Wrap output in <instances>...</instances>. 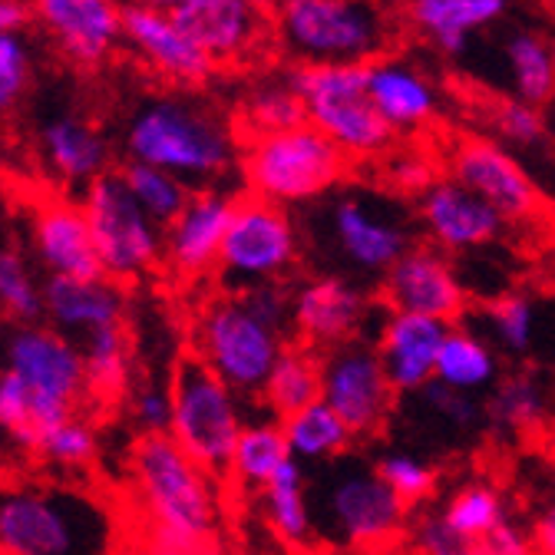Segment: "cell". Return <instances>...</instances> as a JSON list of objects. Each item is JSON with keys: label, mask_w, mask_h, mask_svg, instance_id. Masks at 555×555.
<instances>
[{"label": "cell", "mask_w": 555, "mask_h": 555, "mask_svg": "<svg viewBox=\"0 0 555 555\" xmlns=\"http://www.w3.org/2000/svg\"><path fill=\"white\" fill-rule=\"evenodd\" d=\"M450 324L424 318V314H403L387 311L374 340V351L393 384L397 397L421 393L437 377V354L447 337Z\"/></svg>", "instance_id": "cell-21"}, {"label": "cell", "mask_w": 555, "mask_h": 555, "mask_svg": "<svg viewBox=\"0 0 555 555\" xmlns=\"http://www.w3.org/2000/svg\"><path fill=\"white\" fill-rule=\"evenodd\" d=\"M126 153L129 163L156 166L192 185L229 172L235 163V135L208 106L159 96L129 119Z\"/></svg>", "instance_id": "cell-3"}, {"label": "cell", "mask_w": 555, "mask_h": 555, "mask_svg": "<svg viewBox=\"0 0 555 555\" xmlns=\"http://www.w3.org/2000/svg\"><path fill=\"white\" fill-rule=\"evenodd\" d=\"M282 43L301 63H374L387 21L371 0H274Z\"/></svg>", "instance_id": "cell-9"}, {"label": "cell", "mask_w": 555, "mask_h": 555, "mask_svg": "<svg viewBox=\"0 0 555 555\" xmlns=\"http://www.w3.org/2000/svg\"><path fill=\"white\" fill-rule=\"evenodd\" d=\"M318 555H351V552H337V548H327V552H318Z\"/></svg>", "instance_id": "cell-60"}, {"label": "cell", "mask_w": 555, "mask_h": 555, "mask_svg": "<svg viewBox=\"0 0 555 555\" xmlns=\"http://www.w3.org/2000/svg\"><path fill=\"white\" fill-rule=\"evenodd\" d=\"M122 182L126 189L132 192V198L143 205V212L159 222L163 229L182 212L192 198V185L156 169V166H146V163H126L122 166Z\"/></svg>", "instance_id": "cell-42"}, {"label": "cell", "mask_w": 555, "mask_h": 555, "mask_svg": "<svg viewBox=\"0 0 555 555\" xmlns=\"http://www.w3.org/2000/svg\"><path fill=\"white\" fill-rule=\"evenodd\" d=\"M109 516L60 482L0 479V555H106Z\"/></svg>", "instance_id": "cell-2"}, {"label": "cell", "mask_w": 555, "mask_h": 555, "mask_svg": "<svg viewBox=\"0 0 555 555\" xmlns=\"http://www.w3.org/2000/svg\"><path fill=\"white\" fill-rule=\"evenodd\" d=\"M0 434L14 447L34 450L37 440V421H34V397L21 377L11 371H0Z\"/></svg>", "instance_id": "cell-45"}, {"label": "cell", "mask_w": 555, "mask_h": 555, "mask_svg": "<svg viewBox=\"0 0 555 555\" xmlns=\"http://www.w3.org/2000/svg\"><path fill=\"white\" fill-rule=\"evenodd\" d=\"M129 416L139 430V437H159L169 434L172 424V393L169 387H132L129 390Z\"/></svg>", "instance_id": "cell-47"}, {"label": "cell", "mask_w": 555, "mask_h": 555, "mask_svg": "<svg viewBox=\"0 0 555 555\" xmlns=\"http://www.w3.org/2000/svg\"><path fill=\"white\" fill-rule=\"evenodd\" d=\"M43 318L60 334L83 344L96 331L126 324V295L109 278H47Z\"/></svg>", "instance_id": "cell-24"}, {"label": "cell", "mask_w": 555, "mask_h": 555, "mask_svg": "<svg viewBox=\"0 0 555 555\" xmlns=\"http://www.w3.org/2000/svg\"><path fill=\"white\" fill-rule=\"evenodd\" d=\"M509 0H410V24L434 40L447 56H463L469 37L496 24Z\"/></svg>", "instance_id": "cell-28"}, {"label": "cell", "mask_w": 555, "mask_h": 555, "mask_svg": "<svg viewBox=\"0 0 555 555\" xmlns=\"http://www.w3.org/2000/svg\"><path fill=\"white\" fill-rule=\"evenodd\" d=\"M83 371H87V397L96 403H116L132 390V340L126 324L96 331L83 344Z\"/></svg>", "instance_id": "cell-34"}, {"label": "cell", "mask_w": 555, "mask_h": 555, "mask_svg": "<svg viewBox=\"0 0 555 555\" xmlns=\"http://www.w3.org/2000/svg\"><path fill=\"white\" fill-rule=\"evenodd\" d=\"M482 327H486V340H490L496 351L522 358L532 351L535 344V324H539V311L535 301L526 295H500L490 305L482 308Z\"/></svg>", "instance_id": "cell-39"}, {"label": "cell", "mask_w": 555, "mask_h": 555, "mask_svg": "<svg viewBox=\"0 0 555 555\" xmlns=\"http://www.w3.org/2000/svg\"><path fill=\"white\" fill-rule=\"evenodd\" d=\"M34 14L60 50L83 66L103 63L122 40V8L116 0H34Z\"/></svg>", "instance_id": "cell-23"}, {"label": "cell", "mask_w": 555, "mask_h": 555, "mask_svg": "<svg viewBox=\"0 0 555 555\" xmlns=\"http://www.w3.org/2000/svg\"><path fill=\"white\" fill-rule=\"evenodd\" d=\"M172 17L216 66L248 56L264 30L261 11L245 0H189Z\"/></svg>", "instance_id": "cell-25"}, {"label": "cell", "mask_w": 555, "mask_h": 555, "mask_svg": "<svg viewBox=\"0 0 555 555\" xmlns=\"http://www.w3.org/2000/svg\"><path fill=\"white\" fill-rule=\"evenodd\" d=\"M0 314L11 324H40L43 318V282L11 245H0Z\"/></svg>", "instance_id": "cell-41"}, {"label": "cell", "mask_w": 555, "mask_h": 555, "mask_svg": "<svg viewBox=\"0 0 555 555\" xmlns=\"http://www.w3.org/2000/svg\"><path fill=\"white\" fill-rule=\"evenodd\" d=\"M406 545L416 555H479V542L460 535L437 509H427L406 526Z\"/></svg>", "instance_id": "cell-46"}, {"label": "cell", "mask_w": 555, "mask_h": 555, "mask_svg": "<svg viewBox=\"0 0 555 555\" xmlns=\"http://www.w3.org/2000/svg\"><path fill=\"white\" fill-rule=\"evenodd\" d=\"M30 245L47 278H100V258L83 205L50 195L34 208Z\"/></svg>", "instance_id": "cell-20"}, {"label": "cell", "mask_w": 555, "mask_h": 555, "mask_svg": "<svg viewBox=\"0 0 555 555\" xmlns=\"http://www.w3.org/2000/svg\"><path fill=\"white\" fill-rule=\"evenodd\" d=\"M30 83V47L17 37H0V113L17 106Z\"/></svg>", "instance_id": "cell-49"}, {"label": "cell", "mask_w": 555, "mask_h": 555, "mask_svg": "<svg viewBox=\"0 0 555 555\" xmlns=\"http://www.w3.org/2000/svg\"><path fill=\"white\" fill-rule=\"evenodd\" d=\"M413 397L421 400V406L434 416V421H440L450 434H476L486 427V410L476 393H463V390H453V387L434 380Z\"/></svg>", "instance_id": "cell-44"}, {"label": "cell", "mask_w": 555, "mask_h": 555, "mask_svg": "<svg viewBox=\"0 0 555 555\" xmlns=\"http://www.w3.org/2000/svg\"><path fill=\"white\" fill-rule=\"evenodd\" d=\"M479 555H539L532 542V529L519 526L516 519H506L490 535L479 539Z\"/></svg>", "instance_id": "cell-52"}, {"label": "cell", "mask_w": 555, "mask_h": 555, "mask_svg": "<svg viewBox=\"0 0 555 555\" xmlns=\"http://www.w3.org/2000/svg\"><path fill=\"white\" fill-rule=\"evenodd\" d=\"M106 555H159L156 552V545L146 539V535H122L119 542H113L109 548H106Z\"/></svg>", "instance_id": "cell-54"}, {"label": "cell", "mask_w": 555, "mask_h": 555, "mask_svg": "<svg viewBox=\"0 0 555 555\" xmlns=\"http://www.w3.org/2000/svg\"><path fill=\"white\" fill-rule=\"evenodd\" d=\"M261 513L274 539L288 548H308L318 539L314 509L308 500V476L298 460H288L274 479L258 493Z\"/></svg>", "instance_id": "cell-29"}, {"label": "cell", "mask_w": 555, "mask_h": 555, "mask_svg": "<svg viewBox=\"0 0 555 555\" xmlns=\"http://www.w3.org/2000/svg\"><path fill=\"white\" fill-rule=\"evenodd\" d=\"M327 238L358 274H387L410 248V232L364 195L340 192L327 205Z\"/></svg>", "instance_id": "cell-15"}, {"label": "cell", "mask_w": 555, "mask_h": 555, "mask_svg": "<svg viewBox=\"0 0 555 555\" xmlns=\"http://www.w3.org/2000/svg\"><path fill=\"white\" fill-rule=\"evenodd\" d=\"M506 63L516 100L542 106L555 96V50L539 34L519 30L506 40Z\"/></svg>", "instance_id": "cell-38"}, {"label": "cell", "mask_w": 555, "mask_h": 555, "mask_svg": "<svg viewBox=\"0 0 555 555\" xmlns=\"http://www.w3.org/2000/svg\"><path fill=\"white\" fill-rule=\"evenodd\" d=\"M80 205L93 232L103 278L116 285L139 282L163 261V225L143 212L119 172L90 182Z\"/></svg>", "instance_id": "cell-11"}, {"label": "cell", "mask_w": 555, "mask_h": 555, "mask_svg": "<svg viewBox=\"0 0 555 555\" xmlns=\"http://www.w3.org/2000/svg\"><path fill=\"white\" fill-rule=\"evenodd\" d=\"M347 159L314 126L248 139L242 156V176L248 195L271 205H308L331 195L347 179Z\"/></svg>", "instance_id": "cell-5"}, {"label": "cell", "mask_w": 555, "mask_h": 555, "mask_svg": "<svg viewBox=\"0 0 555 555\" xmlns=\"http://www.w3.org/2000/svg\"><path fill=\"white\" fill-rule=\"evenodd\" d=\"M493 126H496V132L506 139V143H516V146H539L542 135H545L542 109L539 106H529V103H522L516 96L496 103Z\"/></svg>", "instance_id": "cell-48"}, {"label": "cell", "mask_w": 555, "mask_h": 555, "mask_svg": "<svg viewBox=\"0 0 555 555\" xmlns=\"http://www.w3.org/2000/svg\"><path fill=\"white\" fill-rule=\"evenodd\" d=\"M440 384L463 390V393H482L493 390L500 380V358L496 347L486 340L479 331L453 324L440 344L437 354V377Z\"/></svg>", "instance_id": "cell-32"}, {"label": "cell", "mask_w": 555, "mask_h": 555, "mask_svg": "<svg viewBox=\"0 0 555 555\" xmlns=\"http://www.w3.org/2000/svg\"><path fill=\"white\" fill-rule=\"evenodd\" d=\"M321 400L340 416L354 440L377 437L397 406V390L364 337L321 354Z\"/></svg>", "instance_id": "cell-13"}, {"label": "cell", "mask_w": 555, "mask_h": 555, "mask_svg": "<svg viewBox=\"0 0 555 555\" xmlns=\"http://www.w3.org/2000/svg\"><path fill=\"white\" fill-rule=\"evenodd\" d=\"M27 24L24 0H0V37H17Z\"/></svg>", "instance_id": "cell-53"}, {"label": "cell", "mask_w": 555, "mask_h": 555, "mask_svg": "<svg viewBox=\"0 0 555 555\" xmlns=\"http://www.w3.org/2000/svg\"><path fill=\"white\" fill-rule=\"evenodd\" d=\"M288 460H292V453L285 443L282 421H274V416H251L238 437V447L232 453L225 479L235 486V490L258 496Z\"/></svg>", "instance_id": "cell-31"}, {"label": "cell", "mask_w": 555, "mask_h": 555, "mask_svg": "<svg viewBox=\"0 0 555 555\" xmlns=\"http://www.w3.org/2000/svg\"><path fill=\"white\" fill-rule=\"evenodd\" d=\"M129 500L139 516V535L153 545L219 542V479L189 460L169 434L132 443Z\"/></svg>", "instance_id": "cell-1"}, {"label": "cell", "mask_w": 555, "mask_h": 555, "mask_svg": "<svg viewBox=\"0 0 555 555\" xmlns=\"http://www.w3.org/2000/svg\"><path fill=\"white\" fill-rule=\"evenodd\" d=\"M122 40L143 56L159 77L182 83V87H198L212 77L216 63L208 60L176 24L172 14L129 4L122 8Z\"/></svg>", "instance_id": "cell-22"}, {"label": "cell", "mask_w": 555, "mask_h": 555, "mask_svg": "<svg viewBox=\"0 0 555 555\" xmlns=\"http://www.w3.org/2000/svg\"><path fill=\"white\" fill-rule=\"evenodd\" d=\"M0 371H4V358H0Z\"/></svg>", "instance_id": "cell-61"}, {"label": "cell", "mask_w": 555, "mask_h": 555, "mask_svg": "<svg viewBox=\"0 0 555 555\" xmlns=\"http://www.w3.org/2000/svg\"><path fill=\"white\" fill-rule=\"evenodd\" d=\"M245 4H251V8H258V11H264L271 0H245Z\"/></svg>", "instance_id": "cell-59"}, {"label": "cell", "mask_w": 555, "mask_h": 555, "mask_svg": "<svg viewBox=\"0 0 555 555\" xmlns=\"http://www.w3.org/2000/svg\"><path fill=\"white\" fill-rule=\"evenodd\" d=\"M535 552H539V555H555V535H548V539L535 542Z\"/></svg>", "instance_id": "cell-58"}, {"label": "cell", "mask_w": 555, "mask_h": 555, "mask_svg": "<svg viewBox=\"0 0 555 555\" xmlns=\"http://www.w3.org/2000/svg\"><path fill=\"white\" fill-rule=\"evenodd\" d=\"M384 305L387 311L424 314L453 327L466 314L469 295L443 251L434 245H413L384 274Z\"/></svg>", "instance_id": "cell-17"}, {"label": "cell", "mask_w": 555, "mask_h": 555, "mask_svg": "<svg viewBox=\"0 0 555 555\" xmlns=\"http://www.w3.org/2000/svg\"><path fill=\"white\" fill-rule=\"evenodd\" d=\"M367 93H371L377 113L387 119V126L397 135L424 129L440 109V96H437L434 83L421 74V69L403 60L367 63Z\"/></svg>", "instance_id": "cell-26"}, {"label": "cell", "mask_w": 555, "mask_h": 555, "mask_svg": "<svg viewBox=\"0 0 555 555\" xmlns=\"http://www.w3.org/2000/svg\"><path fill=\"white\" fill-rule=\"evenodd\" d=\"M242 301L274 331L292 334V292L278 282V285H258L242 292Z\"/></svg>", "instance_id": "cell-51"}, {"label": "cell", "mask_w": 555, "mask_h": 555, "mask_svg": "<svg viewBox=\"0 0 555 555\" xmlns=\"http://www.w3.org/2000/svg\"><path fill=\"white\" fill-rule=\"evenodd\" d=\"M298 229L282 205L238 195L216 274L229 295L278 285L298 264Z\"/></svg>", "instance_id": "cell-12"}, {"label": "cell", "mask_w": 555, "mask_h": 555, "mask_svg": "<svg viewBox=\"0 0 555 555\" xmlns=\"http://www.w3.org/2000/svg\"><path fill=\"white\" fill-rule=\"evenodd\" d=\"M139 8H153V11H163V14H176L182 11L189 0H135Z\"/></svg>", "instance_id": "cell-56"}, {"label": "cell", "mask_w": 555, "mask_h": 555, "mask_svg": "<svg viewBox=\"0 0 555 555\" xmlns=\"http://www.w3.org/2000/svg\"><path fill=\"white\" fill-rule=\"evenodd\" d=\"M282 331L268 327L242 295L208 301L195 321V358L242 400H261L271 367L285 351Z\"/></svg>", "instance_id": "cell-8"}, {"label": "cell", "mask_w": 555, "mask_h": 555, "mask_svg": "<svg viewBox=\"0 0 555 555\" xmlns=\"http://www.w3.org/2000/svg\"><path fill=\"white\" fill-rule=\"evenodd\" d=\"M4 371L21 377L34 397L37 434L80 413L87 397L83 347L50 324H14L0 344Z\"/></svg>", "instance_id": "cell-10"}, {"label": "cell", "mask_w": 555, "mask_h": 555, "mask_svg": "<svg viewBox=\"0 0 555 555\" xmlns=\"http://www.w3.org/2000/svg\"><path fill=\"white\" fill-rule=\"evenodd\" d=\"M292 83L305 103L308 126L327 135L347 159H384L393 153L397 132L367 93V63H301Z\"/></svg>", "instance_id": "cell-4"}, {"label": "cell", "mask_w": 555, "mask_h": 555, "mask_svg": "<svg viewBox=\"0 0 555 555\" xmlns=\"http://www.w3.org/2000/svg\"><path fill=\"white\" fill-rule=\"evenodd\" d=\"M172 424L169 437L205 473L225 479L238 437L248 424L245 400L208 371L195 354H185L169 380Z\"/></svg>", "instance_id": "cell-7"}, {"label": "cell", "mask_w": 555, "mask_h": 555, "mask_svg": "<svg viewBox=\"0 0 555 555\" xmlns=\"http://www.w3.org/2000/svg\"><path fill=\"white\" fill-rule=\"evenodd\" d=\"M450 179L476 192L506 225H529L542 216L539 185L493 139H463L450 153Z\"/></svg>", "instance_id": "cell-14"}, {"label": "cell", "mask_w": 555, "mask_h": 555, "mask_svg": "<svg viewBox=\"0 0 555 555\" xmlns=\"http://www.w3.org/2000/svg\"><path fill=\"white\" fill-rule=\"evenodd\" d=\"M410 509L371 463L334 460L321 486L314 529L324 532L331 548L367 555L406 535Z\"/></svg>", "instance_id": "cell-6"}, {"label": "cell", "mask_w": 555, "mask_h": 555, "mask_svg": "<svg viewBox=\"0 0 555 555\" xmlns=\"http://www.w3.org/2000/svg\"><path fill=\"white\" fill-rule=\"evenodd\" d=\"M367 555H416L406 542H393V545H384V548H374Z\"/></svg>", "instance_id": "cell-57"}, {"label": "cell", "mask_w": 555, "mask_h": 555, "mask_svg": "<svg viewBox=\"0 0 555 555\" xmlns=\"http://www.w3.org/2000/svg\"><path fill=\"white\" fill-rule=\"evenodd\" d=\"M235 212V195L192 192L189 205L163 229V261L179 278H205L219 268L222 242Z\"/></svg>", "instance_id": "cell-19"}, {"label": "cell", "mask_w": 555, "mask_h": 555, "mask_svg": "<svg viewBox=\"0 0 555 555\" xmlns=\"http://www.w3.org/2000/svg\"><path fill=\"white\" fill-rule=\"evenodd\" d=\"M421 222L430 235V245L443 255L479 251L500 242L506 229L500 212H493L476 192L450 176H440L421 195Z\"/></svg>", "instance_id": "cell-18"}, {"label": "cell", "mask_w": 555, "mask_h": 555, "mask_svg": "<svg viewBox=\"0 0 555 555\" xmlns=\"http://www.w3.org/2000/svg\"><path fill=\"white\" fill-rule=\"evenodd\" d=\"M367 318V295L344 274H318L292 292V334L318 354L358 340Z\"/></svg>", "instance_id": "cell-16"}, {"label": "cell", "mask_w": 555, "mask_h": 555, "mask_svg": "<svg viewBox=\"0 0 555 555\" xmlns=\"http://www.w3.org/2000/svg\"><path fill=\"white\" fill-rule=\"evenodd\" d=\"M384 159H387V182L403 195H424L440 179L437 163L421 150H397L387 153Z\"/></svg>", "instance_id": "cell-50"}, {"label": "cell", "mask_w": 555, "mask_h": 555, "mask_svg": "<svg viewBox=\"0 0 555 555\" xmlns=\"http://www.w3.org/2000/svg\"><path fill=\"white\" fill-rule=\"evenodd\" d=\"M159 555H229L219 542H205V545H156Z\"/></svg>", "instance_id": "cell-55"}, {"label": "cell", "mask_w": 555, "mask_h": 555, "mask_svg": "<svg viewBox=\"0 0 555 555\" xmlns=\"http://www.w3.org/2000/svg\"><path fill=\"white\" fill-rule=\"evenodd\" d=\"M486 410V430L496 437H532L545 427L548 416V390L529 371H513L496 380L482 403Z\"/></svg>", "instance_id": "cell-30"}, {"label": "cell", "mask_w": 555, "mask_h": 555, "mask_svg": "<svg viewBox=\"0 0 555 555\" xmlns=\"http://www.w3.org/2000/svg\"><path fill=\"white\" fill-rule=\"evenodd\" d=\"M305 122H308L305 103H301L292 77L258 83L255 90H248V96L238 106V126L248 139L288 132V129H298Z\"/></svg>", "instance_id": "cell-36"}, {"label": "cell", "mask_w": 555, "mask_h": 555, "mask_svg": "<svg viewBox=\"0 0 555 555\" xmlns=\"http://www.w3.org/2000/svg\"><path fill=\"white\" fill-rule=\"evenodd\" d=\"M40 150L53 176H60L63 182L90 185L100 176H106L109 166L106 139L83 116H53L40 129Z\"/></svg>", "instance_id": "cell-27"}, {"label": "cell", "mask_w": 555, "mask_h": 555, "mask_svg": "<svg viewBox=\"0 0 555 555\" xmlns=\"http://www.w3.org/2000/svg\"><path fill=\"white\" fill-rule=\"evenodd\" d=\"M30 453L40 456L53 469L77 473V469H90L96 463V456H100V437H96V427L87 421V416L74 413L69 421L40 430Z\"/></svg>", "instance_id": "cell-40"}, {"label": "cell", "mask_w": 555, "mask_h": 555, "mask_svg": "<svg viewBox=\"0 0 555 555\" xmlns=\"http://www.w3.org/2000/svg\"><path fill=\"white\" fill-rule=\"evenodd\" d=\"M460 535L479 542L482 535H490L496 526H503L509 516V503L503 496V490H496L493 482L486 479H469L443 500V506L437 509Z\"/></svg>", "instance_id": "cell-37"}, {"label": "cell", "mask_w": 555, "mask_h": 555, "mask_svg": "<svg viewBox=\"0 0 555 555\" xmlns=\"http://www.w3.org/2000/svg\"><path fill=\"white\" fill-rule=\"evenodd\" d=\"M282 430H285L292 460H298L301 466L305 463H334V460L347 456V450L354 443V434L344 427V421L324 400L285 416Z\"/></svg>", "instance_id": "cell-35"}, {"label": "cell", "mask_w": 555, "mask_h": 555, "mask_svg": "<svg viewBox=\"0 0 555 555\" xmlns=\"http://www.w3.org/2000/svg\"><path fill=\"white\" fill-rule=\"evenodd\" d=\"M377 476L390 486V490L403 500L406 509L416 506H427L437 496V486H440V473L434 463L413 456V453H384L374 463Z\"/></svg>", "instance_id": "cell-43"}, {"label": "cell", "mask_w": 555, "mask_h": 555, "mask_svg": "<svg viewBox=\"0 0 555 555\" xmlns=\"http://www.w3.org/2000/svg\"><path fill=\"white\" fill-rule=\"evenodd\" d=\"M318 400H321V354L305 344H288L268 374L261 403L268 406L274 421H285V416Z\"/></svg>", "instance_id": "cell-33"}]
</instances>
